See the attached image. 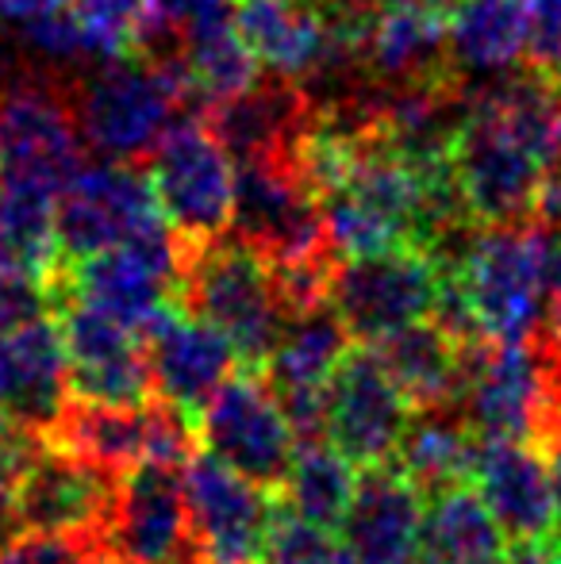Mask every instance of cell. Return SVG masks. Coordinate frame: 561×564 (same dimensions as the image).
Masks as SVG:
<instances>
[{"label":"cell","mask_w":561,"mask_h":564,"mask_svg":"<svg viewBox=\"0 0 561 564\" xmlns=\"http://www.w3.org/2000/svg\"><path fill=\"white\" fill-rule=\"evenodd\" d=\"M108 545L136 564H201L188 530L185 465L142 460L120 476Z\"/></svg>","instance_id":"cell-16"},{"label":"cell","mask_w":561,"mask_h":564,"mask_svg":"<svg viewBox=\"0 0 561 564\" xmlns=\"http://www.w3.org/2000/svg\"><path fill=\"white\" fill-rule=\"evenodd\" d=\"M188 530L201 564H262L281 519V491L242 476L208 449L185 465Z\"/></svg>","instance_id":"cell-9"},{"label":"cell","mask_w":561,"mask_h":564,"mask_svg":"<svg viewBox=\"0 0 561 564\" xmlns=\"http://www.w3.org/2000/svg\"><path fill=\"white\" fill-rule=\"evenodd\" d=\"M116 499H120V476L112 468L43 438L15 488V519L20 530L69 534L108 545Z\"/></svg>","instance_id":"cell-12"},{"label":"cell","mask_w":561,"mask_h":564,"mask_svg":"<svg viewBox=\"0 0 561 564\" xmlns=\"http://www.w3.org/2000/svg\"><path fill=\"white\" fill-rule=\"evenodd\" d=\"M69 395V354L58 319L39 315L0 330V415L46 438Z\"/></svg>","instance_id":"cell-20"},{"label":"cell","mask_w":561,"mask_h":564,"mask_svg":"<svg viewBox=\"0 0 561 564\" xmlns=\"http://www.w3.org/2000/svg\"><path fill=\"white\" fill-rule=\"evenodd\" d=\"M450 162L473 224H527L542 177L561 162V85L535 69L481 85L465 97Z\"/></svg>","instance_id":"cell-1"},{"label":"cell","mask_w":561,"mask_h":564,"mask_svg":"<svg viewBox=\"0 0 561 564\" xmlns=\"http://www.w3.org/2000/svg\"><path fill=\"white\" fill-rule=\"evenodd\" d=\"M446 54L454 74H511L527 62L524 0H454L446 12Z\"/></svg>","instance_id":"cell-25"},{"label":"cell","mask_w":561,"mask_h":564,"mask_svg":"<svg viewBox=\"0 0 561 564\" xmlns=\"http://www.w3.org/2000/svg\"><path fill=\"white\" fill-rule=\"evenodd\" d=\"M196 438L212 457L278 491L300 449L278 392L266 380V372L255 369L231 372L219 384V392L196 419Z\"/></svg>","instance_id":"cell-11"},{"label":"cell","mask_w":561,"mask_h":564,"mask_svg":"<svg viewBox=\"0 0 561 564\" xmlns=\"http://www.w3.org/2000/svg\"><path fill=\"white\" fill-rule=\"evenodd\" d=\"M389 377L400 384L416 411L457 403L465 377V346L470 341L454 338L442 323L420 319L392 330L381 341H369Z\"/></svg>","instance_id":"cell-24"},{"label":"cell","mask_w":561,"mask_h":564,"mask_svg":"<svg viewBox=\"0 0 561 564\" xmlns=\"http://www.w3.org/2000/svg\"><path fill=\"white\" fill-rule=\"evenodd\" d=\"M74 0H0V23H8V28H31L35 20H43V15L51 12H62V8H69Z\"/></svg>","instance_id":"cell-36"},{"label":"cell","mask_w":561,"mask_h":564,"mask_svg":"<svg viewBox=\"0 0 561 564\" xmlns=\"http://www.w3.org/2000/svg\"><path fill=\"white\" fill-rule=\"evenodd\" d=\"M235 28L255 58L289 82L335 77L362 62L331 35L312 0H235Z\"/></svg>","instance_id":"cell-19"},{"label":"cell","mask_w":561,"mask_h":564,"mask_svg":"<svg viewBox=\"0 0 561 564\" xmlns=\"http://www.w3.org/2000/svg\"><path fill=\"white\" fill-rule=\"evenodd\" d=\"M262 564H354L343 542L331 538V530H320L312 522L296 519L292 511H284L273 527V542L266 550Z\"/></svg>","instance_id":"cell-32"},{"label":"cell","mask_w":561,"mask_h":564,"mask_svg":"<svg viewBox=\"0 0 561 564\" xmlns=\"http://www.w3.org/2000/svg\"><path fill=\"white\" fill-rule=\"evenodd\" d=\"M93 564H136V561H128L123 553H116L112 545H105V550H100L97 557H93Z\"/></svg>","instance_id":"cell-40"},{"label":"cell","mask_w":561,"mask_h":564,"mask_svg":"<svg viewBox=\"0 0 561 564\" xmlns=\"http://www.w3.org/2000/svg\"><path fill=\"white\" fill-rule=\"evenodd\" d=\"M54 307V276L0 246V330L31 323Z\"/></svg>","instance_id":"cell-31"},{"label":"cell","mask_w":561,"mask_h":564,"mask_svg":"<svg viewBox=\"0 0 561 564\" xmlns=\"http://www.w3.org/2000/svg\"><path fill=\"white\" fill-rule=\"evenodd\" d=\"M531 224H539L547 230H561V162L550 165V173L542 177L539 196H535Z\"/></svg>","instance_id":"cell-35"},{"label":"cell","mask_w":561,"mask_h":564,"mask_svg":"<svg viewBox=\"0 0 561 564\" xmlns=\"http://www.w3.org/2000/svg\"><path fill=\"white\" fill-rule=\"evenodd\" d=\"M181 58L188 69V93L204 100V108L224 105L258 82V58L235 28V12L188 28L181 39Z\"/></svg>","instance_id":"cell-29"},{"label":"cell","mask_w":561,"mask_h":564,"mask_svg":"<svg viewBox=\"0 0 561 564\" xmlns=\"http://www.w3.org/2000/svg\"><path fill=\"white\" fill-rule=\"evenodd\" d=\"M457 408L481 438H524L539 446L554 423L550 349L542 346V338L470 341Z\"/></svg>","instance_id":"cell-7"},{"label":"cell","mask_w":561,"mask_h":564,"mask_svg":"<svg viewBox=\"0 0 561 564\" xmlns=\"http://www.w3.org/2000/svg\"><path fill=\"white\" fill-rule=\"evenodd\" d=\"M158 224H165V216L158 208L150 177L116 158L105 165H82L66 181V188L58 193V208H54L62 265L93 258Z\"/></svg>","instance_id":"cell-13"},{"label":"cell","mask_w":561,"mask_h":564,"mask_svg":"<svg viewBox=\"0 0 561 564\" xmlns=\"http://www.w3.org/2000/svg\"><path fill=\"white\" fill-rule=\"evenodd\" d=\"M142 4L147 0H74V20L82 28L85 58L89 62L131 58L139 43Z\"/></svg>","instance_id":"cell-30"},{"label":"cell","mask_w":561,"mask_h":564,"mask_svg":"<svg viewBox=\"0 0 561 564\" xmlns=\"http://www.w3.org/2000/svg\"><path fill=\"white\" fill-rule=\"evenodd\" d=\"M105 542H85L69 534H43V530H20L0 550V564H93Z\"/></svg>","instance_id":"cell-33"},{"label":"cell","mask_w":561,"mask_h":564,"mask_svg":"<svg viewBox=\"0 0 561 564\" xmlns=\"http://www.w3.org/2000/svg\"><path fill=\"white\" fill-rule=\"evenodd\" d=\"M442 265L485 338L527 341L542 330L550 289L535 224L477 227Z\"/></svg>","instance_id":"cell-3"},{"label":"cell","mask_w":561,"mask_h":564,"mask_svg":"<svg viewBox=\"0 0 561 564\" xmlns=\"http://www.w3.org/2000/svg\"><path fill=\"white\" fill-rule=\"evenodd\" d=\"M442 281H446V265L420 246L338 258L331 273V304L350 338L369 346L408 323L431 319L442 296Z\"/></svg>","instance_id":"cell-8"},{"label":"cell","mask_w":561,"mask_h":564,"mask_svg":"<svg viewBox=\"0 0 561 564\" xmlns=\"http://www.w3.org/2000/svg\"><path fill=\"white\" fill-rule=\"evenodd\" d=\"M185 58H116L74 93V119L85 147L116 162L150 154L181 100H188Z\"/></svg>","instance_id":"cell-4"},{"label":"cell","mask_w":561,"mask_h":564,"mask_svg":"<svg viewBox=\"0 0 561 564\" xmlns=\"http://www.w3.org/2000/svg\"><path fill=\"white\" fill-rule=\"evenodd\" d=\"M358 476H362V468L354 465V460H346L327 438L300 442L289 476H284V484H281V503H284V511H292L296 519L335 534L354 503Z\"/></svg>","instance_id":"cell-28"},{"label":"cell","mask_w":561,"mask_h":564,"mask_svg":"<svg viewBox=\"0 0 561 564\" xmlns=\"http://www.w3.org/2000/svg\"><path fill=\"white\" fill-rule=\"evenodd\" d=\"M427 496L392 460L362 468L358 491L346 511L343 545L354 564H412L420 550Z\"/></svg>","instance_id":"cell-21"},{"label":"cell","mask_w":561,"mask_h":564,"mask_svg":"<svg viewBox=\"0 0 561 564\" xmlns=\"http://www.w3.org/2000/svg\"><path fill=\"white\" fill-rule=\"evenodd\" d=\"M185 242L170 224H158L142 235H131L93 258L58 265L54 273V304L62 296H77L116 312L120 319L142 330L165 307L181 304L185 284Z\"/></svg>","instance_id":"cell-6"},{"label":"cell","mask_w":561,"mask_h":564,"mask_svg":"<svg viewBox=\"0 0 561 564\" xmlns=\"http://www.w3.org/2000/svg\"><path fill=\"white\" fill-rule=\"evenodd\" d=\"M539 446H542V457H547L550 491H554V530L561 534V423L542 434Z\"/></svg>","instance_id":"cell-37"},{"label":"cell","mask_w":561,"mask_h":564,"mask_svg":"<svg viewBox=\"0 0 561 564\" xmlns=\"http://www.w3.org/2000/svg\"><path fill=\"white\" fill-rule=\"evenodd\" d=\"M527 66L561 85V0H524Z\"/></svg>","instance_id":"cell-34"},{"label":"cell","mask_w":561,"mask_h":564,"mask_svg":"<svg viewBox=\"0 0 561 564\" xmlns=\"http://www.w3.org/2000/svg\"><path fill=\"white\" fill-rule=\"evenodd\" d=\"M412 403L389 377L374 346H350L338 361L335 377L327 380V442L354 460L358 468H374L392 460L408 423Z\"/></svg>","instance_id":"cell-14"},{"label":"cell","mask_w":561,"mask_h":564,"mask_svg":"<svg viewBox=\"0 0 561 564\" xmlns=\"http://www.w3.org/2000/svg\"><path fill=\"white\" fill-rule=\"evenodd\" d=\"M181 307L224 330L239 354V369L255 372L266 369L289 323L273 265L239 235L188 250Z\"/></svg>","instance_id":"cell-2"},{"label":"cell","mask_w":561,"mask_h":564,"mask_svg":"<svg viewBox=\"0 0 561 564\" xmlns=\"http://www.w3.org/2000/svg\"><path fill=\"white\" fill-rule=\"evenodd\" d=\"M539 338L547 341V346L561 357V296L550 300V323L539 330Z\"/></svg>","instance_id":"cell-38"},{"label":"cell","mask_w":561,"mask_h":564,"mask_svg":"<svg viewBox=\"0 0 561 564\" xmlns=\"http://www.w3.org/2000/svg\"><path fill=\"white\" fill-rule=\"evenodd\" d=\"M54 307L66 338L74 395L100 403H142L154 395L147 338L136 323L77 296H62Z\"/></svg>","instance_id":"cell-15"},{"label":"cell","mask_w":561,"mask_h":564,"mask_svg":"<svg viewBox=\"0 0 561 564\" xmlns=\"http://www.w3.org/2000/svg\"><path fill=\"white\" fill-rule=\"evenodd\" d=\"M85 139L74 108L43 85H20L0 93V173L66 188L85 165Z\"/></svg>","instance_id":"cell-18"},{"label":"cell","mask_w":561,"mask_h":564,"mask_svg":"<svg viewBox=\"0 0 561 564\" xmlns=\"http://www.w3.org/2000/svg\"><path fill=\"white\" fill-rule=\"evenodd\" d=\"M142 338H147L154 395L181 408L193 423L219 392V384L239 369V354L224 330L212 327L201 315L185 312L181 304L154 315L142 327Z\"/></svg>","instance_id":"cell-17"},{"label":"cell","mask_w":561,"mask_h":564,"mask_svg":"<svg viewBox=\"0 0 561 564\" xmlns=\"http://www.w3.org/2000/svg\"><path fill=\"white\" fill-rule=\"evenodd\" d=\"M147 177L185 250H201L231 230L239 162L216 139L208 119H173L150 150Z\"/></svg>","instance_id":"cell-5"},{"label":"cell","mask_w":561,"mask_h":564,"mask_svg":"<svg viewBox=\"0 0 561 564\" xmlns=\"http://www.w3.org/2000/svg\"><path fill=\"white\" fill-rule=\"evenodd\" d=\"M208 127L231 150L235 162L266 154H289L292 142L312 123V105L289 77H270L242 89L239 97L208 108Z\"/></svg>","instance_id":"cell-23"},{"label":"cell","mask_w":561,"mask_h":564,"mask_svg":"<svg viewBox=\"0 0 561 564\" xmlns=\"http://www.w3.org/2000/svg\"><path fill=\"white\" fill-rule=\"evenodd\" d=\"M366 4H374L377 12H385V8H434V12H450L454 0H366Z\"/></svg>","instance_id":"cell-39"},{"label":"cell","mask_w":561,"mask_h":564,"mask_svg":"<svg viewBox=\"0 0 561 564\" xmlns=\"http://www.w3.org/2000/svg\"><path fill=\"white\" fill-rule=\"evenodd\" d=\"M366 66L385 82H427L446 77V12L434 8H385L377 12L366 43Z\"/></svg>","instance_id":"cell-27"},{"label":"cell","mask_w":561,"mask_h":564,"mask_svg":"<svg viewBox=\"0 0 561 564\" xmlns=\"http://www.w3.org/2000/svg\"><path fill=\"white\" fill-rule=\"evenodd\" d=\"M477 449L481 434L465 423L462 408L457 403H442V408L412 411V423H408L404 438H400L397 453H392V465L423 496H434V491H446L454 484L473 480Z\"/></svg>","instance_id":"cell-26"},{"label":"cell","mask_w":561,"mask_h":564,"mask_svg":"<svg viewBox=\"0 0 561 564\" xmlns=\"http://www.w3.org/2000/svg\"><path fill=\"white\" fill-rule=\"evenodd\" d=\"M473 488L508 538H547L554 530V491L542 449L524 438H481Z\"/></svg>","instance_id":"cell-22"},{"label":"cell","mask_w":561,"mask_h":564,"mask_svg":"<svg viewBox=\"0 0 561 564\" xmlns=\"http://www.w3.org/2000/svg\"><path fill=\"white\" fill-rule=\"evenodd\" d=\"M231 230L262 253L270 265L335 258L323 230L320 196L308 188L289 154L239 162Z\"/></svg>","instance_id":"cell-10"},{"label":"cell","mask_w":561,"mask_h":564,"mask_svg":"<svg viewBox=\"0 0 561 564\" xmlns=\"http://www.w3.org/2000/svg\"><path fill=\"white\" fill-rule=\"evenodd\" d=\"M561 538V534H558ZM550 564H561V542H558V550H554V557H550Z\"/></svg>","instance_id":"cell-41"}]
</instances>
